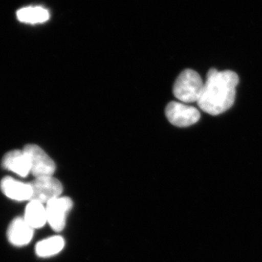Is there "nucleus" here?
<instances>
[{"mask_svg":"<svg viewBox=\"0 0 262 262\" xmlns=\"http://www.w3.org/2000/svg\"><path fill=\"white\" fill-rule=\"evenodd\" d=\"M238 83V75L235 72L229 70L219 72L211 69L207 74L198 106L205 113L213 116L225 113L233 106Z\"/></svg>","mask_w":262,"mask_h":262,"instance_id":"1","label":"nucleus"},{"mask_svg":"<svg viewBox=\"0 0 262 262\" xmlns=\"http://www.w3.org/2000/svg\"><path fill=\"white\" fill-rule=\"evenodd\" d=\"M205 83L195 71L185 70L174 83V96L184 103L198 102L203 94Z\"/></svg>","mask_w":262,"mask_h":262,"instance_id":"2","label":"nucleus"},{"mask_svg":"<svg viewBox=\"0 0 262 262\" xmlns=\"http://www.w3.org/2000/svg\"><path fill=\"white\" fill-rule=\"evenodd\" d=\"M23 151L28 158L31 173L35 178L53 176L56 170V165L42 148L35 144H27Z\"/></svg>","mask_w":262,"mask_h":262,"instance_id":"3","label":"nucleus"},{"mask_svg":"<svg viewBox=\"0 0 262 262\" xmlns=\"http://www.w3.org/2000/svg\"><path fill=\"white\" fill-rule=\"evenodd\" d=\"M165 116L172 125L185 127L191 126L199 121L201 113L193 106L172 101L165 108Z\"/></svg>","mask_w":262,"mask_h":262,"instance_id":"4","label":"nucleus"},{"mask_svg":"<svg viewBox=\"0 0 262 262\" xmlns=\"http://www.w3.org/2000/svg\"><path fill=\"white\" fill-rule=\"evenodd\" d=\"M29 184L32 189L30 201H37L42 204H47L51 200L59 198L63 192L61 183L53 176L35 178Z\"/></svg>","mask_w":262,"mask_h":262,"instance_id":"5","label":"nucleus"},{"mask_svg":"<svg viewBox=\"0 0 262 262\" xmlns=\"http://www.w3.org/2000/svg\"><path fill=\"white\" fill-rule=\"evenodd\" d=\"M73 206L70 198H57L46 205L47 221L55 232H59L64 229L67 216Z\"/></svg>","mask_w":262,"mask_h":262,"instance_id":"6","label":"nucleus"},{"mask_svg":"<svg viewBox=\"0 0 262 262\" xmlns=\"http://www.w3.org/2000/svg\"><path fill=\"white\" fill-rule=\"evenodd\" d=\"M8 241L15 246H24L29 244L34 235V229L21 217L12 221L8 227Z\"/></svg>","mask_w":262,"mask_h":262,"instance_id":"7","label":"nucleus"},{"mask_svg":"<svg viewBox=\"0 0 262 262\" xmlns=\"http://www.w3.org/2000/svg\"><path fill=\"white\" fill-rule=\"evenodd\" d=\"M0 188L5 196L13 201H30L32 198V189L30 184L19 182L12 177L3 179Z\"/></svg>","mask_w":262,"mask_h":262,"instance_id":"8","label":"nucleus"},{"mask_svg":"<svg viewBox=\"0 0 262 262\" xmlns=\"http://www.w3.org/2000/svg\"><path fill=\"white\" fill-rule=\"evenodd\" d=\"M3 166L21 177H27L31 173L30 164L23 150H13L5 154Z\"/></svg>","mask_w":262,"mask_h":262,"instance_id":"9","label":"nucleus"},{"mask_svg":"<svg viewBox=\"0 0 262 262\" xmlns=\"http://www.w3.org/2000/svg\"><path fill=\"white\" fill-rule=\"evenodd\" d=\"M24 219L33 229L41 228L48 222L46 207L39 202L30 201L26 208Z\"/></svg>","mask_w":262,"mask_h":262,"instance_id":"10","label":"nucleus"},{"mask_svg":"<svg viewBox=\"0 0 262 262\" xmlns=\"http://www.w3.org/2000/svg\"><path fill=\"white\" fill-rule=\"evenodd\" d=\"M64 239L61 236H53L38 243L36 246V253L40 257L54 256L64 247Z\"/></svg>","mask_w":262,"mask_h":262,"instance_id":"11","label":"nucleus"},{"mask_svg":"<svg viewBox=\"0 0 262 262\" xmlns=\"http://www.w3.org/2000/svg\"><path fill=\"white\" fill-rule=\"evenodd\" d=\"M17 18L24 23H43L49 19L50 14L47 10L40 7H29L19 10L17 12Z\"/></svg>","mask_w":262,"mask_h":262,"instance_id":"12","label":"nucleus"}]
</instances>
